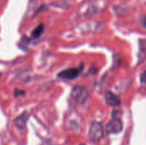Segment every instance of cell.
Returning <instances> with one entry per match:
<instances>
[{
    "instance_id": "5b68a950",
    "label": "cell",
    "mask_w": 146,
    "mask_h": 145,
    "mask_svg": "<svg viewBox=\"0 0 146 145\" xmlns=\"http://www.w3.org/2000/svg\"><path fill=\"white\" fill-rule=\"evenodd\" d=\"M104 100L109 106H112V107H119L121 103L120 97L111 91H107L105 93Z\"/></svg>"
},
{
    "instance_id": "52a82bcc",
    "label": "cell",
    "mask_w": 146,
    "mask_h": 145,
    "mask_svg": "<svg viewBox=\"0 0 146 145\" xmlns=\"http://www.w3.org/2000/svg\"><path fill=\"white\" fill-rule=\"evenodd\" d=\"M44 30V24H40L39 26H38L33 30V32H32V36H33V38H39V37L41 36V34L43 33Z\"/></svg>"
},
{
    "instance_id": "277c9868",
    "label": "cell",
    "mask_w": 146,
    "mask_h": 145,
    "mask_svg": "<svg viewBox=\"0 0 146 145\" xmlns=\"http://www.w3.org/2000/svg\"><path fill=\"white\" fill-rule=\"evenodd\" d=\"M123 129L122 121L120 119H114L106 126V132L108 134H117Z\"/></svg>"
},
{
    "instance_id": "7a4b0ae2",
    "label": "cell",
    "mask_w": 146,
    "mask_h": 145,
    "mask_svg": "<svg viewBox=\"0 0 146 145\" xmlns=\"http://www.w3.org/2000/svg\"><path fill=\"white\" fill-rule=\"evenodd\" d=\"M71 98L79 103H85L89 97V92L86 88L82 85H77L71 91Z\"/></svg>"
},
{
    "instance_id": "6da1fadb",
    "label": "cell",
    "mask_w": 146,
    "mask_h": 145,
    "mask_svg": "<svg viewBox=\"0 0 146 145\" xmlns=\"http://www.w3.org/2000/svg\"><path fill=\"white\" fill-rule=\"evenodd\" d=\"M104 135V126L101 123L94 121L91 124L89 128V138L93 142H99Z\"/></svg>"
},
{
    "instance_id": "ba28073f",
    "label": "cell",
    "mask_w": 146,
    "mask_h": 145,
    "mask_svg": "<svg viewBox=\"0 0 146 145\" xmlns=\"http://www.w3.org/2000/svg\"><path fill=\"white\" fill-rule=\"evenodd\" d=\"M24 91H20L19 90H16V91H15V95L17 97L18 96V94H21V95H24Z\"/></svg>"
},
{
    "instance_id": "3957f363",
    "label": "cell",
    "mask_w": 146,
    "mask_h": 145,
    "mask_svg": "<svg viewBox=\"0 0 146 145\" xmlns=\"http://www.w3.org/2000/svg\"><path fill=\"white\" fill-rule=\"evenodd\" d=\"M80 68H68L65 69L62 72H60L57 74V77L60 79H74L79 77V75L81 73Z\"/></svg>"
},
{
    "instance_id": "9c48e42d",
    "label": "cell",
    "mask_w": 146,
    "mask_h": 145,
    "mask_svg": "<svg viewBox=\"0 0 146 145\" xmlns=\"http://www.w3.org/2000/svg\"><path fill=\"white\" fill-rule=\"evenodd\" d=\"M141 82H142V84H144V73L141 75Z\"/></svg>"
},
{
    "instance_id": "30bf717a",
    "label": "cell",
    "mask_w": 146,
    "mask_h": 145,
    "mask_svg": "<svg viewBox=\"0 0 146 145\" xmlns=\"http://www.w3.org/2000/svg\"><path fill=\"white\" fill-rule=\"evenodd\" d=\"M80 145H84V144H80Z\"/></svg>"
},
{
    "instance_id": "8992f818",
    "label": "cell",
    "mask_w": 146,
    "mask_h": 145,
    "mask_svg": "<svg viewBox=\"0 0 146 145\" xmlns=\"http://www.w3.org/2000/svg\"><path fill=\"white\" fill-rule=\"evenodd\" d=\"M28 121V115L24 112L21 115H20L18 117L15 118V125L17 128L21 130H24L27 126V122Z\"/></svg>"
}]
</instances>
